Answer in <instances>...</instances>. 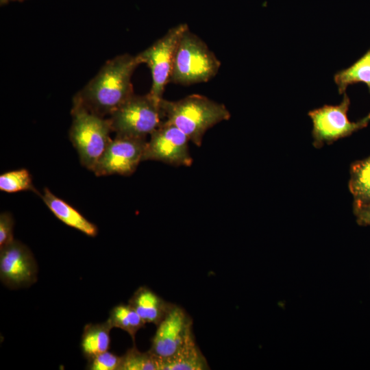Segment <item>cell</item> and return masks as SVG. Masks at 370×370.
Segmentation results:
<instances>
[{
    "label": "cell",
    "instance_id": "6da1fadb",
    "mask_svg": "<svg viewBox=\"0 0 370 370\" xmlns=\"http://www.w3.org/2000/svg\"><path fill=\"white\" fill-rule=\"evenodd\" d=\"M140 64L137 55L129 53L108 60L73 99L95 114L111 115L134 94L132 77Z\"/></svg>",
    "mask_w": 370,
    "mask_h": 370
},
{
    "label": "cell",
    "instance_id": "7a4b0ae2",
    "mask_svg": "<svg viewBox=\"0 0 370 370\" xmlns=\"http://www.w3.org/2000/svg\"><path fill=\"white\" fill-rule=\"evenodd\" d=\"M160 105L164 120L182 131L197 147L201 145L207 130L231 116L224 104L197 94L177 101L163 98Z\"/></svg>",
    "mask_w": 370,
    "mask_h": 370
},
{
    "label": "cell",
    "instance_id": "3957f363",
    "mask_svg": "<svg viewBox=\"0 0 370 370\" xmlns=\"http://www.w3.org/2000/svg\"><path fill=\"white\" fill-rule=\"evenodd\" d=\"M221 63L206 43L188 27L177 43L170 82L182 86L207 82Z\"/></svg>",
    "mask_w": 370,
    "mask_h": 370
},
{
    "label": "cell",
    "instance_id": "277c9868",
    "mask_svg": "<svg viewBox=\"0 0 370 370\" xmlns=\"http://www.w3.org/2000/svg\"><path fill=\"white\" fill-rule=\"evenodd\" d=\"M71 115L70 140L78 153L81 164L93 171L112 140L110 121L89 111L75 99H73Z\"/></svg>",
    "mask_w": 370,
    "mask_h": 370
},
{
    "label": "cell",
    "instance_id": "5b68a950",
    "mask_svg": "<svg viewBox=\"0 0 370 370\" xmlns=\"http://www.w3.org/2000/svg\"><path fill=\"white\" fill-rule=\"evenodd\" d=\"M160 103L149 92L134 94L109 116L112 132L116 135L146 138L164 121Z\"/></svg>",
    "mask_w": 370,
    "mask_h": 370
},
{
    "label": "cell",
    "instance_id": "8992f818",
    "mask_svg": "<svg viewBox=\"0 0 370 370\" xmlns=\"http://www.w3.org/2000/svg\"><path fill=\"white\" fill-rule=\"evenodd\" d=\"M349 106L350 99L345 92L339 104L325 105L308 112L312 122V145L315 148L347 137L369 125L370 113L357 121H350L347 117Z\"/></svg>",
    "mask_w": 370,
    "mask_h": 370
},
{
    "label": "cell",
    "instance_id": "52a82bcc",
    "mask_svg": "<svg viewBox=\"0 0 370 370\" xmlns=\"http://www.w3.org/2000/svg\"><path fill=\"white\" fill-rule=\"evenodd\" d=\"M188 27L186 23L171 29L150 47L137 54L141 64L150 69L152 83L149 93L158 101L163 99L166 84L170 82L175 49L182 33Z\"/></svg>",
    "mask_w": 370,
    "mask_h": 370
},
{
    "label": "cell",
    "instance_id": "ba28073f",
    "mask_svg": "<svg viewBox=\"0 0 370 370\" xmlns=\"http://www.w3.org/2000/svg\"><path fill=\"white\" fill-rule=\"evenodd\" d=\"M147 143V138L116 135L99 158L93 172L97 176L132 175L143 161Z\"/></svg>",
    "mask_w": 370,
    "mask_h": 370
},
{
    "label": "cell",
    "instance_id": "9c48e42d",
    "mask_svg": "<svg viewBox=\"0 0 370 370\" xmlns=\"http://www.w3.org/2000/svg\"><path fill=\"white\" fill-rule=\"evenodd\" d=\"M189 140L182 131L164 120L150 134L143 161L155 160L175 166H190L193 158L188 149Z\"/></svg>",
    "mask_w": 370,
    "mask_h": 370
},
{
    "label": "cell",
    "instance_id": "30bf717a",
    "mask_svg": "<svg viewBox=\"0 0 370 370\" xmlns=\"http://www.w3.org/2000/svg\"><path fill=\"white\" fill-rule=\"evenodd\" d=\"M194 338L191 317L184 309L173 304L157 325L149 351L158 358H166Z\"/></svg>",
    "mask_w": 370,
    "mask_h": 370
},
{
    "label": "cell",
    "instance_id": "8fae6325",
    "mask_svg": "<svg viewBox=\"0 0 370 370\" xmlns=\"http://www.w3.org/2000/svg\"><path fill=\"white\" fill-rule=\"evenodd\" d=\"M38 264L31 250L14 240L0 249V279L11 289L31 286L37 280Z\"/></svg>",
    "mask_w": 370,
    "mask_h": 370
},
{
    "label": "cell",
    "instance_id": "7c38bea8",
    "mask_svg": "<svg viewBox=\"0 0 370 370\" xmlns=\"http://www.w3.org/2000/svg\"><path fill=\"white\" fill-rule=\"evenodd\" d=\"M128 304L146 323H153L156 326L162 321L174 304L164 300L145 286L136 290Z\"/></svg>",
    "mask_w": 370,
    "mask_h": 370
},
{
    "label": "cell",
    "instance_id": "4fadbf2b",
    "mask_svg": "<svg viewBox=\"0 0 370 370\" xmlns=\"http://www.w3.org/2000/svg\"><path fill=\"white\" fill-rule=\"evenodd\" d=\"M40 196L52 213L62 223L88 236H97L98 229L95 224L65 201L56 197L49 188H45L43 194Z\"/></svg>",
    "mask_w": 370,
    "mask_h": 370
},
{
    "label": "cell",
    "instance_id": "5bb4252c",
    "mask_svg": "<svg viewBox=\"0 0 370 370\" xmlns=\"http://www.w3.org/2000/svg\"><path fill=\"white\" fill-rule=\"evenodd\" d=\"M158 358V357H157ZM159 370L210 369L206 358L197 346L195 338L166 358H158Z\"/></svg>",
    "mask_w": 370,
    "mask_h": 370
},
{
    "label": "cell",
    "instance_id": "9a60e30c",
    "mask_svg": "<svg viewBox=\"0 0 370 370\" xmlns=\"http://www.w3.org/2000/svg\"><path fill=\"white\" fill-rule=\"evenodd\" d=\"M112 329L108 319L101 323H88L85 325L80 346L82 352L87 360L108 351Z\"/></svg>",
    "mask_w": 370,
    "mask_h": 370
},
{
    "label": "cell",
    "instance_id": "2e32d148",
    "mask_svg": "<svg viewBox=\"0 0 370 370\" xmlns=\"http://www.w3.org/2000/svg\"><path fill=\"white\" fill-rule=\"evenodd\" d=\"M349 189L353 195V206L370 204V156L356 160L350 166Z\"/></svg>",
    "mask_w": 370,
    "mask_h": 370
},
{
    "label": "cell",
    "instance_id": "e0dca14e",
    "mask_svg": "<svg viewBox=\"0 0 370 370\" xmlns=\"http://www.w3.org/2000/svg\"><path fill=\"white\" fill-rule=\"evenodd\" d=\"M339 94H344L348 86L365 83L370 92V49L350 66L340 70L334 76Z\"/></svg>",
    "mask_w": 370,
    "mask_h": 370
},
{
    "label": "cell",
    "instance_id": "ac0fdd59",
    "mask_svg": "<svg viewBox=\"0 0 370 370\" xmlns=\"http://www.w3.org/2000/svg\"><path fill=\"white\" fill-rule=\"evenodd\" d=\"M108 321L112 328H118L127 332L134 342L137 332L146 323L129 304H121L112 308Z\"/></svg>",
    "mask_w": 370,
    "mask_h": 370
},
{
    "label": "cell",
    "instance_id": "d6986e66",
    "mask_svg": "<svg viewBox=\"0 0 370 370\" xmlns=\"http://www.w3.org/2000/svg\"><path fill=\"white\" fill-rule=\"evenodd\" d=\"M120 370H159L158 360L149 350L141 352L134 345L121 356Z\"/></svg>",
    "mask_w": 370,
    "mask_h": 370
},
{
    "label": "cell",
    "instance_id": "ffe728a7",
    "mask_svg": "<svg viewBox=\"0 0 370 370\" xmlns=\"http://www.w3.org/2000/svg\"><path fill=\"white\" fill-rule=\"evenodd\" d=\"M0 190L6 193L30 190L40 195L33 184L30 173L25 169L2 173L0 175Z\"/></svg>",
    "mask_w": 370,
    "mask_h": 370
},
{
    "label": "cell",
    "instance_id": "44dd1931",
    "mask_svg": "<svg viewBox=\"0 0 370 370\" xmlns=\"http://www.w3.org/2000/svg\"><path fill=\"white\" fill-rule=\"evenodd\" d=\"M121 356L106 351L89 360L86 369L89 370H120Z\"/></svg>",
    "mask_w": 370,
    "mask_h": 370
},
{
    "label": "cell",
    "instance_id": "7402d4cb",
    "mask_svg": "<svg viewBox=\"0 0 370 370\" xmlns=\"http://www.w3.org/2000/svg\"><path fill=\"white\" fill-rule=\"evenodd\" d=\"M14 221L11 213L0 214V249L11 243L14 239Z\"/></svg>",
    "mask_w": 370,
    "mask_h": 370
},
{
    "label": "cell",
    "instance_id": "603a6c76",
    "mask_svg": "<svg viewBox=\"0 0 370 370\" xmlns=\"http://www.w3.org/2000/svg\"><path fill=\"white\" fill-rule=\"evenodd\" d=\"M353 211L359 225H370V204L353 206Z\"/></svg>",
    "mask_w": 370,
    "mask_h": 370
},
{
    "label": "cell",
    "instance_id": "cb8c5ba5",
    "mask_svg": "<svg viewBox=\"0 0 370 370\" xmlns=\"http://www.w3.org/2000/svg\"><path fill=\"white\" fill-rule=\"evenodd\" d=\"M8 1H22L23 0H1V2H6Z\"/></svg>",
    "mask_w": 370,
    "mask_h": 370
}]
</instances>
